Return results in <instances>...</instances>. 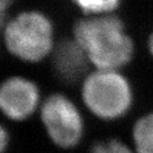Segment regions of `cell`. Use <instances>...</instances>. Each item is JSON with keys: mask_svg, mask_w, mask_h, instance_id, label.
Returning a JSON list of instances; mask_svg holds the SVG:
<instances>
[{"mask_svg": "<svg viewBox=\"0 0 153 153\" xmlns=\"http://www.w3.org/2000/svg\"><path fill=\"white\" fill-rule=\"evenodd\" d=\"M74 36L88 60L101 70H116L132 60L134 44L114 14L88 16L76 22Z\"/></svg>", "mask_w": 153, "mask_h": 153, "instance_id": "obj_1", "label": "cell"}, {"mask_svg": "<svg viewBox=\"0 0 153 153\" xmlns=\"http://www.w3.org/2000/svg\"><path fill=\"white\" fill-rule=\"evenodd\" d=\"M86 106L103 120L123 117L133 103L129 81L116 70H97L86 78L82 87Z\"/></svg>", "mask_w": 153, "mask_h": 153, "instance_id": "obj_2", "label": "cell"}, {"mask_svg": "<svg viewBox=\"0 0 153 153\" xmlns=\"http://www.w3.org/2000/svg\"><path fill=\"white\" fill-rule=\"evenodd\" d=\"M7 50L25 62H39L53 45V26L43 13L28 11L10 20L3 30Z\"/></svg>", "mask_w": 153, "mask_h": 153, "instance_id": "obj_3", "label": "cell"}, {"mask_svg": "<svg viewBox=\"0 0 153 153\" xmlns=\"http://www.w3.org/2000/svg\"><path fill=\"white\" fill-rule=\"evenodd\" d=\"M42 121L51 140L64 149L78 146L83 136L84 123L74 103L66 96L48 97L41 112Z\"/></svg>", "mask_w": 153, "mask_h": 153, "instance_id": "obj_4", "label": "cell"}, {"mask_svg": "<svg viewBox=\"0 0 153 153\" xmlns=\"http://www.w3.org/2000/svg\"><path fill=\"white\" fill-rule=\"evenodd\" d=\"M39 100L36 84L22 76H12L0 84V111L12 120H24L35 111Z\"/></svg>", "mask_w": 153, "mask_h": 153, "instance_id": "obj_5", "label": "cell"}, {"mask_svg": "<svg viewBox=\"0 0 153 153\" xmlns=\"http://www.w3.org/2000/svg\"><path fill=\"white\" fill-rule=\"evenodd\" d=\"M88 57L76 39L62 41L54 49L52 66L56 76L66 83L76 82L84 74Z\"/></svg>", "mask_w": 153, "mask_h": 153, "instance_id": "obj_6", "label": "cell"}, {"mask_svg": "<svg viewBox=\"0 0 153 153\" xmlns=\"http://www.w3.org/2000/svg\"><path fill=\"white\" fill-rule=\"evenodd\" d=\"M137 153H153V113L141 117L133 129Z\"/></svg>", "mask_w": 153, "mask_h": 153, "instance_id": "obj_7", "label": "cell"}, {"mask_svg": "<svg viewBox=\"0 0 153 153\" xmlns=\"http://www.w3.org/2000/svg\"><path fill=\"white\" fill-rule=\"evenodd\" d=\"M78 9L88 16L110 15L120 7L122 0H71Z\"/></svg>", "mask_w": 153, "mask_h": 153, "instance_id": "obj_8", "label": "cell"}, {"mask_svg": "<svg viewBox=\"0 0 153 153\" xmlns=\"http://www.w3.org/2000/svg\"><path fill=\"white\" fill-rule=\"evenodd\" d=\"M91 153H133L123 143L117 139H111L95 143Z\"/></svg>", "mask_w": 153, "mask_h": 153, "instance_id": "obj_9", "label": "cell"}, {"mask_svg": "<svg viewBox=\"0 0 153 153\" xmlns=\"http://www.w3.org/2000/svg\"><path fill=\"white\" fill-rule=\"evenodd\" d=\"M9 143V135L4 128L0 126V153H3Z\"/></svg>", "mask_w": 153, "mask_h": 153, "instance_id": "obj_10", "label": "cell"}, {"mask_svg": "<svg viewBox=\"0 0 153 153\" xmlns=\"http://www.w3.org/2000/svg\"><path fill=\"white\" fill-rule=\"evenodd\" d=\"M14 2V0H0V22H3L7 10Z\"/></svg>", "mask_w": 153, "mask_h": 153, "instance_id": "obj_11", "label": "cell"}, {"mask_svg": "<svg viewBox=\"0 0 153 153\" xmlns=\"http://www.w3.org/2000/svg\"><path fill=\"white\" fill-rule=\"evenodd\" d=\"M148 47H149V51L150 53L153 55V32L151 33L150 37H149V41H148Z\"/></svg>", "mask_w": 153, "mask_h": 153, "instance_id": "obj_12", "label": "cell"}]
</instances>
